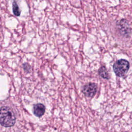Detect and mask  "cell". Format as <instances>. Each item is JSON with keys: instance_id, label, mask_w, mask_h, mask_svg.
<instances>
[{"instance_id": "4", "label": "cell", "mask_w": 132, "mask_h": 132, "mask_svg": "<svg viewBox=\"0 0 132 132\" xmlns=\"http://www.w3.org/2000/svg\"><path fill=\"white\" fill-rule=\"evenodd\" d=\"M45 107L44 105L41 103L35 104L33 107L34 114L37 117H42L45 113Z\"/></svg>"}, {"instance_id": "1", "label": "cell", "mask_w": 132, "mask_h": 132, "mask_svg": "<svg viewBox=\"0 0 132 132\" xmlns=\"http://www.w3.org/2000/svg\"><path fill=\"white\" fill-rule=\"evenodd\" d=\"M16 117L12 109L8 106H2L0 110V122L2 126L9 127L15 123Z\"/></svg>"}, {"instance_id": "2", "label": "cell", "mask_w": 132, "mask_h": 132, "mask_svg": "<svg viewBox=\"0 0 132 132\" xmlns=\"http://www.w3.org/2000/svg\"><path fill=\"white\" fill-rule=\"evenodd\" d=\"M129 63L128 61L125 59L117 60L113 65V69L116 75L119 77L124 76L128 71Z\"/></svg>"}, {"instance_id": "6", "label": "cell", "mask_w": 132, "mask_h": 132, "mask_svg": "<svg viewBox=\"0 0 132 132\" xmlns=\"http://www.w3.org/2000/svg\"><path fill=\"white\" fill-rule=\"evenodd\" d=\"M12 9H13V12L15 15L19 16L20 15L21 11L20 10L19 7L16 2L15 1H14L12 4Z\"/></svg>"}, {"instance_id": "5", "label": "cell", "mask_w": 132, "mask_h": 132, "mask_svg": "<svg viewBox=\"0 0 132 132\" xmlns=\"http://www.w3.org/2000/svg\"><path fill=\"white\" fill-rule=\"evenodd\" d=\"M98 74L100 76L104 79H109V76L108 73V71L105 66L101 67L98 70Z\"/></svg>"}, {"instance_id": "7", "label": "cell", "mask_w": 132, "mask_h": 132, "mask_svg": "<svg viewBox=\"0 0 132 132\" xmlns=\"http://www.w3.org/2000/svg\"><path fill=\"white\" fill-rule=\"evenodd\" d=\"M23 68H24V70L25 71L27 72H29L30 71V67L27 63H24V64H23Z\"/></svg>"}, {"instance_id": "3", "label": "cell", "mask_w": 132, "mask_h": 132, "mask_svg": "<svg viewBox=\"0 0 132 132\" xmlns=\"http://www.w3.org/2000/svg\"><path fill=\"white\" fill-rule=\"evenodd\" d=\"M97 90V85L93 82H89L82 87V92L83 94L89 97H92L95 95Z\"/></svg>"}]
</instances>
